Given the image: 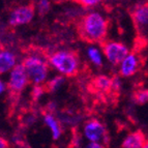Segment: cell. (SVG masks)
<instances>
[{
  "label": "cell",
  "instance_id": "obj_8",
  "mask_svg": "<svg viewBox=\"0 0 148 148\" xmlns=\"http://www.w3.org/2000/svg\"><path fill=\"white\" fill-rule=\"evenodd\" d=\"M30 83L28 75L23 64H17L10 72L8 81V89L12 94H19L24 90Z\"/></svg>",
  "mask_w": 148,
  "mask_h": 148
},
{
  "label": "cell",
  "instance_id": "obj_21",
  "mask_svg": "<svg viewBox=\"0 0 148 148\" xmlns=\"http://www.w3.org/2000/svg\"><path fill=\"white\" fill-rule=\"evenodd\" d=\"M5 89H6V85L3 83V81L0 80V95L5 91Z\"/></svg>",
  "mask_w": 148,
  "mask_h": 148
},
{
  "label": "cell",
  "instance_id": "obj_10",
  "mask_svg": "<svg viewBox=\"0 0 148 148\" xmlns=\"http://www.w3.org/2000/svg\"><path fill=\"white\" fill-rule=\"evenodd\" d=\"M147 137L142 130H137L132 132L122 141L121 147L123 148H144L146 144Z\"/></svg>",
  "mask_w": 148,
  "mask_h": 148
},
{
  "label": "cell",
  "instance_id": "obj_18",
  "mask_svg": "<svg viewBox=\"0 0 148 148\" xmlns=\"http://www.w3.org/2000/svg\"><path fill=\"white\" fill-rule=\"evenodd\" d=\"M46 91V87L44 85H34L33 89H32V96L35 101H37L38 99H40V96L45 93Z\"/></svg>",
  "mask_w": 148,
  "mask_h": 148
},
{
  "label": "cell",
  "instance_id": "obj_23",
  "mask_svg": "<svg viewBox=\"0 0 148 148\" xmlns=\"http://www.w3.org/2000/svg\"><path fill=\"white\" fill-rule=\"evenodd\" d=\"M57 1H59V2H62V1H67V0H57Z\"/></svg>",
  "mask_w": 148,
  "mask_h": 148
},
{
  "label": "cell",
  "instance_id": "obj_5",
  "mask_svg": "<svg viewBox=\"0 0 148 148\" xmlns=\"http://www.w3.org/2000/svg\"><path fill=\"white\" fill-rule=\"evenodd\" d=\"M132 22L138 36H144L148 29V0H143L133 5L130 10Z\"/></svg>",
  "mask_w": 148,
  "mask_h": 148
},
{
  "label": "cell",
  "instance_id": "obj_14",
  "mask_svg": "<svg viewBox=\"0 0 148 148\" xmlns=\"http://www.w3.org/2000/svg\"><path fill=\"white\" fill-rule=\"evenodd\" d=\"M65 83V78L62 75H58V76L54 77L51 80L47 81L45 83V87H46V90L50 92H55L57 91L58 89H60L63 84Z\"/></svg>",
  "mask_w": 148,
  "mask_h": 148
},
{
  "label": "cell",
  "instance_id": "obj_7",
  "mask_svg": "<svg viewBox=\"0 0 148 148\" xmlns=\"http://www.w3.org/2000/svg\"><path fill=\"white\" fill-rule=\"evenodd\" d=\"M101 52L110 63L117 66L124 59V57L130 53V50L123 42L116 40H104L101 44Z\"/></svg>",
  "mask_w": 148,
  "mask_h": 148
},
{
  "label": "cell",
  "instance_id": "obj_12",
  "mask_svg": "<svg viewBox=\"0 0 148 148\" xmlns=\"http://www.w3.org/2000/svg\"><path fill=\"white\" fill-rule=\"evenodd\" d=\"M44 121L45 124L49 127V130L51 131L52 134V137L54 140H58L61 136V125H60V122L58 121V119L53 115L52 113H47L45 114L44 116Z\"/></svg>",
  "mask_w": 148,
  "mask_h": 148
},
{
  "label": "cell",
  "instance_id": "obj_2",
  "mask_svg": "<svg viewBox=\"0 0 148 148\" xmlns=\"http://www.w3.org/2000/svg\"><path fill=\"white\" fill-rule=\"evenodd\" d=\"M27 73L30 83L33 85H44L49 77V60L40 52H33L27 55L22 61Z\"/></svg>",
  "mask_w": 148,
  "mask_h": 148
},
{
  "label": "cell",
  "instance_id": "obj_20",
  "mask_svg": "<svg viewBox=\"0 0 148 148\" xmlns=\"http://www.w3.org/2000/svg\"><path fill=\"white\" fill-rule=\"evenodd\" d=\"M87 146H88L89 148H101V147H104L101 143H96V142H89V144Z\"/></svg>",
  "mask_w": 148,
  "mask_h": 148
},
{
  "label": "cell",
  "instance_id": "obj_15",
  "mask_svg": "<svg viewBox=\"0 0 148 148\" xmlns=\"http://www.w3.org/2000/svg\"><path fill=\"white\" fill-rule=\"evenodd\" d=\"M87 56L92 64L96 66H101L103 65V56H101V51H99L95 47H89L87 50Z\"/></svg>",
  "mask_w": 148,
  "mask_h": 148
},
{
  "label": "cell",
  "instance_id": "obj_1",
  "mask_svg": "<svg viewBox=\"0 0 148 148\" xmlns=\"http://www.w3.org/2000/svg\"><path fill=\"white\" fill-rule=\"evenodd\" d=\"M109 20L97 12H90L80 19L77 29L80 37L90 44H101L107 40Z\"/></svg>",
  "mask_w": 148,
  "mask_h": 148
},
{
  "label": "cell",
  "instance_id": "obj_6",
  "mask_svg": "<svg viewBox=\"0 0 148 148\" xmlns=\"http://www.w3.org/2000/svg\"><path fill=\"white\" fill-rule=\"evenodd\" d=\"M83 136L88 142L101 143L106 147L109 145V135L105 125L97 119L86 121L83 126Z\"/></svg>",
  "mask_w": 148,
  "mask_h": 148
},
{
  "label": "cell",
  "instance_id": "obj_13",
  "mask_svg": "<svg viewBox=\"0 0 148 148\" xmlns=\"http://www.w3.org/2000/svg\"><path fill=\"white\" fill-rule=\"evenodd\" d=\"M132 99L136 105L143 106L148 103V88L138 87L132 93Z\"/></svg>",
  "mask_w": 148,
  "mask_h": 148
},
{
  "label": "cell",
  "instance_id": "obj_11",
  "mask_svg": "<svg viewBox=\"0 0 148 148\" xmlns=\"http://www.w3.org/2000/svg\"><path fill=\"white\" fill-rule=\"evenodd\" d=\"M17 56L10 50H0V76L8 74L17 65Z\"/></svg>",
  "mask_w": 148,
  "mask_h": 148
},
{
  "label": "cell",
  "instance_id": "obj_9",
  "mask_svg": "<svg viewBox=\"0 0 148 148\" xmlns=\"http://www.w3.org/2000/svg\"><path fill=\"white\" fill-rule=\"evenodd\" d=\"M35 12L36 10L33 4L19 5L10 12V17H8V23L10 26H14V27L27 25L33 20Z\"/></svg>",
  "mask_w": 148,
  "mask_h": 148
},
{
  "label": "cell",
  "instance_id": "obj_3",
  "mask_svg": "<svg viewBox=\"0 0 148 148\" xmlns=\"http://www.w3.org/2000/svg\"><path fill=\"white\" fill-rule=\"evenodd\" d=\"M50 66L64 77H74L80 69V60L76 52L59 50L48 56Z\"/></svg>",
  "mask_w": 148,
  "mask_h": 148
},
{
  "label": "cell",
  "instance_id": "obj_17",
  "mask_svg": "<svg viewBox=\"0 0 148 148\" xmlns=\"http://www.w3.org/2000/svg\"><path fill=\"white\" fill-rule=\"evenodd\" d=\"M74 2H76L77 4H79L80 6L85 8H91L94 6H97L99 4H101L104 0H73Z\"/></svg>",
  "mask_w": 148,
  "mask_h": 148
},
{
  "label": "cell",
  "instance_id": "obj_16",
  "mask_svg": "<svg viewBox=\"0 0 148 148\" xmlns=\"http://www.w3.org/2000/svg\"><path fill=\"white\" fill-rule=\"evenodd\" d=\"M51 8V1L50 0H38L35 6V10L38 12V15L45 16L48 14Z\"/></svg>",
  "mask_w": 148,
  "mask_h": 148
},
{
  "label": "cell",
  "instance_id": "obj_19",
  "mask_svg": "<svg viewBox=\"0 0 148 148\" xmlns=\"http://www.w3.org/2000/svg\"><path fill=\"white\" fill-rule=\"evenodd\" d=\"M8 146H10L8 141L3 138V137L0 136V148H8Z\"/></svg>",
  "mask_w": 148,
  "mask_h": 148
},
{
  "label": "cell",
  "instance_id": "obj_4",
  "mask_svg": "<svg viewBox=\"0 0 148 148\" xmlns=\"http://www.w3.org/2000/svg\"><path fill=\"white\" fill-rule=\"evenodd\" d=\"M144 49L134 48L133 51H130L124 59L119 64V75L122 78H130L144 67L146 63V56L142 54Z\"/></svg>",
  "mask_w": 148,
  "mask_h": 148
},
{
  "label": "cell",
  "instance_id": "obj_22",
  "mask_svg": "<svg viewBox=\"0 0 148 148\" xmlns=\"http://www.w3.org/2000/svg\"><path fill=\"white\" fill-rule=\"evenodd\" d=\"M144 148H148V138H147V140H146V144H145V147Z\"/></svg>",
  "mask_w": 148,
  "mask_h": 148
},
{
  "label": "cell",
  "instance_id": "obj_24",
  "mask_svg": "<svg viewBox=\"0 0 148 148\" xmlns=\"http://www.w3.org/2000/svg\"><path fill=\"white\" fill-rule=\"evenodd\" d=\"M0 50H1V48H0Z\"/></svg>",
  "mask_w": 148,
  "mask_h": 148
}]
</instances>
